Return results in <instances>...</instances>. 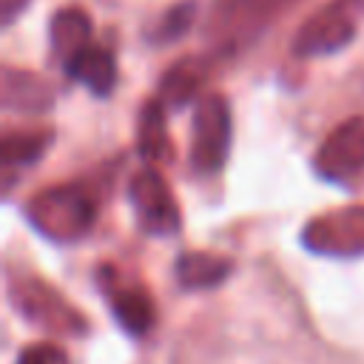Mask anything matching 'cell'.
I'll list each match as a JSON object with an SVG mask.
<instances>
[{
	"label": "cell",
	"mask_w": 364,
	"mask_h": 364,
	"mask_svg": "<svg viewBox=\"0 0 364 364\" xmlns=\"http://www.w3.org/2000/svg\"><path fill=\"white\" fill-rule=\"evenodd\" d=\"M100 205L102 191L91 176H85L37 191L26 202V219L40 236L65 245L80 242L94 228Z\"/></svg>",
	"instance_id": "6da1fadb"
},
{
	"label": "cell",
	"mask_w": 364,
	"mask_h": 364,
	"mask_svg": "<svg viewBox=\"0 0 364 364\" xmlns=\"http://www.w3.org/2000/svg\"><path fill=\"white\" fill-rule=\"evenodd\" d=\"M128 199L136 213V222L145 233L168 239L182 228V210L165 176L156 168H139L128 182Z\"/></svg>",
	"instance_id": "8992f818"
},
{
	"label": "cell",
	"mask_w": 364,
	"mask_h": 364,
	"mask_svg": "<svg viewBox=\"0 0 364 364\" xmlns=\"http://www.w3.org/2000/svg\"><path fill=\"white\" fill-rule=\"evenodd\" d=\"M208 80V60L205 57H182L159 77V100L165 108H185L193 100H199V91Z\"/></svg>",
	"instance_id": "7c38bea8"
},
{
	"label": "cell",
	"mask_w": 364,
	"mask_h": 364,
	"mask_svg": "<svg viewBox=\"0 0 364 364\" xmlns=\"http://www.w3.org/2000/svg\"><path fill=\"white\" fill-rule=\"evenodd\" d=\"M233 273V262L228 256L210 253V250H188L176 256L173 276L182 290H213Z\"/></svg>",
	"instance_id": "4fadbf2b"
},
{
	"label": "cell",
	"mask_w": 364,
	"mask_h": 364,
	"mask_svg": "<svg viewBox=\"0 0 364 364\" xmlns=\"http://www.w3.org/2000/svg\"><path fill=\"white\" fill-rule=\"evenodd\" d=\"M54 142V131L51 128H31V131H9L0 139V168L6 176L14 173V168H26L34 165L48 145Z\"/></svg>",
	"instance_id": "2e32d148"
},
{
	"label": "cell",
	"mask_w": 364,
	"mask_h": 364,
	"mask_svg": "<svg viewBox=\"0 0 364 364\" xmlns=\"http://www.w3.org/2000/svg\"><path fill=\"white\" fill-rule=\"evenodd\" d=\"M48 43L51 54L65 65L71 57L91 46V17L77 6L54 11L48 20Z\"/></svg>",
	"instance_id": "5bb4252c"
},
{
	"label": "cell",
	"mask_w": 364,
	"mask_h": 364,
	"mask_svg": "<svg viewBox=\"0 0 364 364\" xmlns=\"http://www.w3.org/2000/svg\"><path fill=\"white\" fill-rule=\"evenodd\" d=\"M233 142V117L222 94H205L196 100L191 119V168L202 176H213L225 168Z\"/></svg>",
	"instance_id": "277c9868"
},
{
	"label": "cell",
	"mask_w": 364,
	"mask_h": 364,
	"mask_svg": "<svg viewBox=\"0 0 364 364\" xmlns=\"http://www.w3.org/2000/svg\"><path fill=\"white\" fill-rule=\"evenodd\" d=\"M9 301L28 324L57 333L82 338L88 333V318L48 282L31 276V273H9Z\"/></svg>",
	"instance_id": "7a4b0ae2"
},
{
	"label": "cell",
	"mask_w": 364,
	"mask_h": 364,
	"mask_svg": "<svg viewBox=\"0 0 364 364\" xmlns=\"http://www.w3.org/2000/svg\"><path fill=\"white\" fill-rule=\"evenodd\" d=\"M136 151L139 156L154 168L171 159V136L165 125V102L159 97L148 100L139 111V125H136Z\"/></svg>",
	"instance_id": "9a60e30c"
},
{
	"label": "cell",
	"mask_w": 364,
	"mask_h": 364,
	"mask_svg": "<svg viewBox=\"0 0 364 364\" xmlns=\"http://www.w3.org/2000/svg\"><path fill=\"white\" fill-rule=\"evenodd\" d=\"M290 3L293 0H219L210 31L222 46H245L287 11Z\"/></svg>",
	"instance_id": "ba28073f"
},
{
	"label": "cell",
	"mask_w": 364,
	"mask_h": 364,
	"mask_svg": "<svg viewBox=\"0 0 364 364\" xmlns=\"http://www.w3.org/2000/svg\"><path fill=\"white\" fill-rule=\"evenodd\" d=\"M54 88L48 80L28 68H14L3 65L0 74V100L6 111L17 114H46L54 108Z\"/></svg>",
	"instance_id": "30bf717a"
},
{
	"label": "cell",
	"mask_w": 364,
	"mask_h": 364,
	"mask_svg": "<svg viewBox=\"0 0 364 364\" xmlns=\"http://www.w3.org/2000/svg\"><path fill=\"white\" fill-rule=\"evenodd\" d=\"M14 364H68V358H65V353L57 344L37 341V344L23 347Z\"/></svg>",
	"instance_id": "ac0fdd59"
},
{
	"label": "cell",
	"mask_w": 364,
	"mask_h": 364,
	"mask_svg": "<svg viewBox=\"0 0 364 364\" xmlns=\"http://www.w3.org/2000/svg\"><path fill=\"white\" fill-rule=\"evenodd\" d=\"M97 287L108 301L114 321L128 336H145L156 321V304L148 287L131 276H125L114 264H102L97 270Z\"/></svg>",
	"instance_id": "52a82bcc"
},
{
	"label": "cell",
	"mask_w": 364,
	"mask_h": 364,
	"mask_svg": "<svg viewBox=\"0 0 364 364\" xmlns=\"http://www.w3.org/2000/svg\"><path fill=\"white\" fill-rule=\"evenodd\" d=\"M301 245L327 259L364 256V205H347L313 216L301 228Z\"/></svg>",
	"instance_id": "5b68a950"
},
{
	"label": "cell",
	"mask_w": 364,
	"mask_h": 364,
	"mask_svg": "<svg viewBox=\"0 0 364 364\" xmlns=\"http://www.w3.org/2000/svg\"><path fill=\"white\" fill-rule=\"evenodd\" d=\"M28 3L31 0H0V23H3V28H9L28 9Z\"/></svg>",
	"instance_id": "d6986e66"
},
{
	"label": "cell",
	"mask_w": 364,
	"mask_h": 364,
	"mask_svg": "<svg viewBox=\"0 0 364 364\" xmlns=\"http://www.w3.org/2000/svg\"><path fill=\"white\" fill-rule=\"evenodd\" d=\"M65 77L82 88H88L94 97H108L117 85V63H114V54L105 48V46H97L91 43L88 48H82L77 57H71L65 65H63Z\"/></svg>",
	"instance_id": "8fae6325"
},
{
	"label": "cell",
	"mask_w": 364,
	"mask_h": 364,
	"mask_svg": "<svg viewBox=\"0 0 364 364\" xmlns=\"http://www.w3.org/2000/svg\"><path fill=\"white\" fill-rule=\"evenodd\" d=\"M361 20L364 0H327L296 28L290 54L299 60L336 54L355 40Z\"/></svg>",
	"instance_id": "3957f363"
},
{
	"label": "cell",
	"mask_w": 364,
	"mask_h": 364,
	"mask_svg": "<svg viewBox=\"0 0 364 364\" xmlns=\"http://www.w3.org/2000/svg\"><path fill=\"white\" fill-rule=\"evenodd\" d=\"M313 168L327 182H347L364 171V114L344 119L324 136Z\"/></svg>",
	"instance_id": "9c48e42d"
},
{
	"label": "cell",
	"mask_w": 364,
	"mask_h": 364,
	"mask_svg": "<svg viewBox=\"0 0 364 364\" xmlns=\"http://www.w3.org/2000/svg\"><path fill=\"white\" fill-rule=\"evenodd\" d=\"M196 20V3L193 0H182V3H173L151 28H148V43L151 46H171L176 43L182 34H188V28L193 26Z\"/></svg>",
	"instance_id": "e0dca14e"
}]
</instances>
